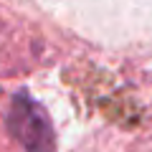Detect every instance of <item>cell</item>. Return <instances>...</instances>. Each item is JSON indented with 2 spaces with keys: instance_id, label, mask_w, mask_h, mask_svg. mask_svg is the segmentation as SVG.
Wrapping results in <instances>:
<instances>
[{
  "instance_id": "obj_1",
  "label": "cell",
  "mask_w": 152,
  "mask_h": 152,
  "mask_svg": "<svg viewBox=\"0 0 152 152\" xmlns=\"http://www.w3.org/2000/svg\"><path fill=\"white\" fill-rule=\"evenodd\" d=\"M8 127L13 137L26 147V152H56L48 114L26 91H18L13 96L10 112H8Z\"/></svg>"
}]
</instances>
